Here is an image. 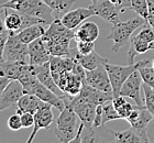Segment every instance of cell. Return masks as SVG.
<instances>
[{
    "instance_id": "6da1fadb",
    "label": "cell",
    "mask_w": 154,
    "mask_h": 143,
    "mask_svg": "<svg viewBox=\"0 0 154 143\" xmlns=\"http://www.w3.org/2000/svg\"><path fill=\"white\" fill-rule=\"evenodd\" d=\"M74 38L73 30L66 28L58 18H55L42 36L52 56H69L71 41Z\"/></svg>"
},
{
    "instance_id": "7a4b0ae2",
    "label": "cell",
    "mask_w": 154,
    "mask_h": 143,
    "mask_svg": "<svg viewBox=\"0 0 154 143\" xmlns=\"http://www.w3.org/2000/svg\"><path fill=\"white\" fill-rule=\"evenodd\" d=\"M1 7L38 18L45 23V26H50L55 19L54 11L42 0H10Z\"/></svg>"
},
{
    "instance_id": "3957f363",
    "label": "cell",
    "mask_w": 154,
    "mask_h": 143,
    "mask_svg": "<svg viewBox=\"0 0 154 143\" xmlns=\"http://www.w3.org/2000/svg\"><path fill=\"white\" fill-rule=\"evenodd\" d=\"M145 23H148L146 20H144L140 16L134 19H130L127 21H118L113 23L109 35L106 38L107 40L113 41V46L111 48V51L117 53L123 45H125L130 41L133 32L137 29L143 26Z\"/></svg>"
},
{
    "instance_id": "277c9868",
    "label": "cell",
    "mask_w": 154,
    "mask_h": 143,
    "mask_svg": "<svg viewBox=\"0 0 154 143\" xmlns=\"http://www.w3.org/2000/svg\"><path fill=\"white\" fill-rule=\"evenodd\" d=\"M79 124L76 112L69 105H65V109L61 111L60 117L56 120L55 135L62 143L72 142L78 132Z\"/></svg>"
},
{
    "instance_id": "5b68a950",
    "label": "cell",
    "mask_w": 154,
    "mask_h": 143,
    "mask_svg": "<svg viewBox=\"0 0 154 143\" xmlns=\"http://www.w3.org/2000/svg\"><path fill=\"white\" fill-rule=\"evenodd\" d=\"M64 101L65 105H69L73 108V110L76 112L79 121L88 130V133H95L93 123L95 116H96L97 106L91 104V102L84 101V100L78 98L77 96L69 97V96L66 95L64 97Z\"/></svg>"
},
{
    "instance_id": "8992f818",
    "label": "cell",
    "mask_w": 154,
    "mask_h": 143,
    "mask_svg": "<svg viewBox=\"0 0 154 143\" xmlns=\"http://www.w3.org/2000/svg\"><path fill=\"white\" fill-rule=\"evenodd\" d=\"M3 60L7 62L28 64L29 60V48L28 44L23 43L17 35V32L9 31L8 40L6 42L5 51H3Z\"/></svg>"
},
{
    "instance_id": "52a82bcc",
    "label": "cell",
    "mask_w": 154,
    "mask_h": 143,
    "mask_svg": "<svg viewBox=\"0 0 154 143\" xmlns=\"http://www.w3.org/2000/svg\"><path fill=\"white\" fill-rule=\"evenodd\" d=\"M140 62L134 64H129L127 66H121V65H115V64H105L108 75H109V79L112 87V94L113 97L120 96V90L121 87L123 86L125 82L128 79V77L131 75L135 70H138Z\"/></svg>"
},
{
    "instance_id": "ba28073f",
    "label": "cell",
    "mask_w": 154,
    "mask_h": 143,
    "mask_svg": "<svg viewBox=\"0 0 154 143\" xmlns=\"http://www.w3.org/2000/svg\"><path fill=\"white\" fill-rule=\"evenodd\" d=\"M125 120L128 121L130 126L134 129L139 133V135L145 141V143L150 142L148 134H146V129H148L149 123L153 120V116L148 109L145 108V106H137L132 110Z\"/></svg>"
},
{
    "instance_id": "9c48e42d",
    "label": "cell",
    "mask_w": 154,
    "mask_h": 143,
    "mask_svg": "<svg viewBox=\"0 0 154 143\" xmlns=\"http://www.w3.org/2000/svg\"><path fill=\"white\" fill-rule=\"evenodd\" d=\"M24 92L36 95L41 100H43L44 102H48V104L52 105L54 108L57 109L60 112L63 111V110L65 109L64 99L61 98L58 95H56L54 92H52L51 89H48L46 86L43 85L38 79H36Z\"/></svg>"
},
{
    "instance_id": "30bf717a",
    "label": "cell",
    "mask_w": 154,
    "mask_h": 143,
    "mask_svg": "<svg viewBox=\"0 0 154 143\" xmlns=\"http://www.w3.org/2000/svg\"><path fill=\"white\" fill-rule=\"evenodd\" d=\"M24 95V88L18 79H11L0 95V111L8 108H17L20 98Z\"/></svg>"
},
{
    "instance_id": "8fae6325",
    "label": "cell",
    "mask_w": 154,
    "mask_h": 143,
    "mask_svg": "<svg viewBox=\"0 0 154 143\" xmlns=\"http://www.w3.org/2000/svg\"><path fill=\"white\" fill-rule=\"evenodd\" d=\"M142 82L143 79L141 77V74L138 70H135L128 77V79L125 80L123 86L121 87L120 96L133 99V101L137 104V106H144V102L142 101L141 96H140Z\"/></svg>"
},
{
    "instance_id": "7c38bea8",
    "label": "cell",
    "mask_w": 154,
    "mask_h": 143,
    "mask_svg": "<svg viewBox=\"0 0 154 143\" xmlns=\"http://www.w3.org/2000/svg\"><path fill=\"white\" fill-rule=\"evenodd\" d=\"M89 8L94 12V16L99 17L111 24L120 21V18H119V14L121 13L120 9L110 0H98L97 2L93 3Z\"/></svg>"
},
{
    "instance_id": "4fadbf2b",
    "label": "cell",
    "mask_w": 154,
    "mask_h": 143,
    "mask_svg": "<svg viewBox=\"0 0 154 143\" xmlns=\"http://www.w3.org/2000/svg\"><path fill=\"white\" fill-rule=\"evenodd\" d=\"M86 83L96 89L106 92H112V87L109 79V75L105 65L97 67L95 70L86 72Z\"/></svg>"
},
{
    "instance_id": "5bb4252c",
    "label": "cell",
    "mask_w": 154,
    "mask_h": 143,
    "mask_svg": "<svg viewBox=\"0 0 154 143\" xmlns=\"http://www.w3.org/2000/svg\"><path fill=\"white\" fill-rule=\"evenodd\" d=\"M52 107L53 106L50 105V104H45L43 107H41L34 113V126H33V130L31 132V134H30L29 139L26 140V143L33 142L38 130H41V129H48V128L51 127V124L54 121V116H53V111H52Z\"/></svg>"
},
{
    "instance_id": "9a60e30c",
    "label": "cell",
    "mask_w": 154,
    "mask_h": 143,
    "mask_svg": "<svg viewBox=\"0 0 154 143\" xmlns=\"http://www.w3.org/2000/svg\"><path fill=\"white\" fill-rule=\"evenodd\" d=\"M29 48V64L31 65H42L48 63L51 60L52 55L48 52V48L43 41V39L38 38L28 44Z\"/></svg>"
},
{
    "instance_id": "2e32d148",
    "label": "cell",
    "mask_w": 154,
    "mask_h": 143,
    "mask_svg": "<svg viewBox=\"0 0 154 143\" xmlns=\"http://www.w3.org/2000/svg\"><path fill=\"white\" fill-rule=\"evenodd\" d=\"M77 97L84 101L91 102L94 105H103L108 101H111L113 99L112 92H106L99 89H96L85 83L80 89V92L77 95Z\"/></svg>"
},
{
    "instance_id": "e0dca14e",
    "label": "cell",
    "mask_w": 154,
    "mask_h": 143,
    "mask_svg": "<svg viewBox=\"0 0 154 143\" xmlns=\"http://www.w3.org/2000/svg\"><path fill=\"white\" fill-rule=\"evenodd\" d=\"M69 57H72L75 62L79 63L86 70H95V68L101 66V65H105V64L109 63L107 58L101 57L96 51L91 52V53H89V54H87V55H83L77 51L76 48L71 50Z\"/></svg>"
},
{
    "instance_id": "ac0fdd59",
    "label": "cell",
    "mask_w": 154,
    "mask_h": 143,
    "mask_svg": "<svg viewBox=\"0 0 154 143\" xmlns=\"http://www.w3.org/2000/svg\"><path fill=\"white\" fill-rule=\"evenodd\" d=\"M31 65V64H30ZM34 67V72H35V75L38 77V79L41 82L44 86H46L48 89H51L52 92H54L56 95H58L61 98L64 99L65 95L64 92H62L60 87L56 85L54 78H53V75H52L51 72V67H50V62L48 63H44L42 65H32Z\"/></svg>"
},
{
    "instance_id": "d6986e66",
    "label": "cell",
    "mask_w": 154,
    "mask_h": 143,
    "mask_svg": "<svg viewBox=\"0 0 154 143\" xmlns=\"http://www.w3.org/2000/svg\"><path fill=\"white\" fill-rule=\"evenodd\" d=\"M93 16L94 12L90 10V8H78L74 10H68L67 12H65L62 16L61 21L66 28L74 30L77 26H79V24L84 20Z\"/></svg>"
},
{
    "instance_id": "ffe728a7",
    "label": "cell",
    "mask_w": 154,
    "mask_h": 143,
    "mask_svg": "<svg viewBox=\"0 0 154 143\" xmlns=\"http://www.w3.org/2000/svg\"><path fill=\"white\" fill-rule=\"evenodd\" d=\"M45 104H48V102H44L43 100H41L36 95L24 92V95L20 98L19 102H18V106L16 108V113L20 114L22 112H30V113L34 114Z\"/></svg>"
},
{
    "instance_id": "44dd1931",
    "label": "cell",
    "mask_w": 154,
    "mask_h": 143,
    "mask_svg": "<svg viewBox=\"0 0 154 143\" xmlns=\"http://www.w3.org/2000/svg\"><path fill=\"white\" fill-rule=\"evenodd\" d=\"M99 36V26L95 22L88 21L79 26L75 33V40L77 41H88L95 42Z\"/></svg>"
},
{
    "instance_id": "7402d4cb",
    "label": "cell",
    "mask_w": 154,
    "mask_h": 143,
    "mask_svg": "<svg viewBox=\"0 0 154 143\" xmlns=\"http://www.w3.org/2000/svg\"><path fill=\"white\" fill-rule=\"evenodd\" d=\"M107 133H108V135L112 137V141H116V142H119V143H144L145 142L132 127L123 131L107 130Z\"/></svg>"
},
{
    "instance_id": "603a6c76",
    "label": "cell",
    "mask_w": 154,
    "mask_h": 143,
    "mask_svg": "<svg viewBox=\"0 0 154 143\" xmlns=\"http://www.w3.org/2000/svg\"><path fill=\"white\" fill-rule=\"evenodd\" d=\"M46 28L48 26L42 24V23H38V24H33V26H30L28 28H24L22 30L17 32V35L18 38L26 44H30L31 42H33L36 39L43 36V34L46 31Z\"/></svg>"
},
{
    "instance_id": "cb8c5ba5",
    "label": "cell",
    "mask_w": 154,
    "mask_h": 143,
    "mask_svg": "<svg viewBox=\"0 0 154 143\" xmlns=\"http://www.w3.org/2000/svg\"><path fill=\"white\" fill-rule=\"evenodd\" d=\"M150 50V43L142 40L138 34L130 39V46L128 51V63L134 64V57L139 54H144Z\"/></svg>"
},
{
    "instance_id": "d4e9b609",
    "label": "cell",
    "mask_w": 154,
    "mask_h": 143,
    "mask_svg": "<svg viewBox=\"0 0 154 143\" xmlns=\"http://www.w3.org/2000/svg\"><path fill=\"white\" fill-rule=\"evenodd\" d=\"M75 65V61L69 56H51L50 67L52 74L71 72Z\"/></svg>"
},
{
    "instance_id": "484cf974",
    "label": "cell",
    "mask_w": 154,
    "mask_h": 143,
    "mask_svg": "<svg viewBox=\"0 0 154 143\" xmlns=\"http://www.w3.org/2000/svg\"><path fill=\"white\" fill-rule=\"evenodd\" d=\"M24 65L26 64L7 62V61H3L2 63L0 64V66L2 68V75L8 77L9 79H18L24 68Z\"/></svg>"
},
{
    "instance_id": "4316f807",
    "label": "cell",
    "mask_w": 154,
    "mask_h": 143,
    "mask_svg": "<svg viewBox=\"0 0 154 143\" xmlns=\"http://www.w3.org/2000/svg\"><path fill=\"white\" fill-rule=\"evenodd\" d=\"M6 9H7V12H6L5 23H6L7 30L8 31H14V32L22 30V16H21V13L17 12L14 10L9 12V9L8 8H6Z\"/></svg>"
},
{
    "instance_id": "83f0119b",
    "label": "cell",
    "mask_w": 154,
    "mask_h": 143,
    "mask_svg": "<svg viewBox=\"0 0 154 143\" xmlns=\"http://www.w3.org/2000/svg\"><path fill=\"white\" fill-rule=\"evenodd\" d=\"M138 70L141 74L143 83L148 84L152 88H154V67L152 66V62L149 60L140 61Z\"/></svg>"
},
{
    "instance_id": "f1b7e54d",
    "label": "cell",
    "mask_w": 154,
    "mask_h": 143,
    "mask_svg": "<svg viewBox=\"0 0 154 143\" xmlns=\"http://www.w3.org/2000/svg\"><path fill=\"white\" fill-rule=\"evenodd\" d=\"M42 1L46 3L54 11L55 18H57L60 13H65L68 10H71L72 6L75 2V0H42Z\"/></svg>"
},
{
    "instance_id": "f546056e",
    "label": "cell",
    "mask_w": 154,
    "mask_h": 143,
    "mask_svg": "<svg viewBox=\"0 0 154 143\" xmlns=\"http://www.w3.org/2000/svg\"><path fill=\"white\" fill-rule=\"evenodd\" d=\"M103 126L109 121H113V120H119L121 119L120 114L118 113V111L115 109L112 105V101H108L106 104L103 105Z\"/></svg>"
},
{
    "instance_id": "4dcf8cb0",
    "label": "cell",
    "mask_w": 154,
    "mask_h": 143,
    "mask_svg": "<svg viewBox=\"0 0 154 143\" xmlns=\"http://www.w3.org/2000/svg\"><path fill=\"white\" fill-rule=\"evenodd\" d=\"M131 9L144 20L149 17L148 0H131Z\"/></svg>"
},
{
    "instance_id": "1f68e13d",
    "label": "cell",
    "mask_w": 154,
    "mask_h": 143,
    "mask_svg": "<svg viewBox=\"0 0 154 143\" xmlns=\"http://www.w3.org/2000/svg\"><path fill=\"white\" fill-rule=\"evenodd\" d=\"M142 88L144 92V106L152 113L154 121V88H152L151 86H149L145 83L142 85Z\"/></svg>"
},
{
    "instance_id": "d6a6232c",
    "label": "cell",
    "mask_w": 154,
    "mask_h": 143,
    "mask_svg": "<svg viewBox=\"0 0 154 143\" xmlns=\"http://www.w3.org/2000/svg\"><path fill=\"white\" fill-rule=\"evenodd\" d=\"M77 51L80 54L87 55L95 51V42H88V41H77L76 44Z\"/></svg>"
},
{
    "instance_id": "836d02e7",
    "label": "cell",
    "mask_w": 154,
    "mask_h": 143,
    "mask_svg": "<svg viewBox=\"0 0 154 143\" xmlns=\"http://www.w3.org/2000/svg\"><path fill=\"white\" fill-rule=\"evenodd\" d=\"M8 128L12 131H19L22 129V122H21V117L20 114L14 113L8 119Z\"/></svg>"
},
{
    "instance_id": "e575fe53",
    "label": "cell",
    "mask_w": 154,
    "mask_h": 143,
    "mask_svg": "<svg viewBox=\"0 0 154 143\" xmlns=\"http://www.w3.org/2000/svg\"><path fill=\"white\" fill-rule=\"evenodd\" d=\"M21 117V122H22L23 128H30L34 126V114L30 112H22L20 113Z\"/></svg>"
},
{
    "instance_id": "d590c367",
    "label": "cell",
    "mask_w": 154,
    "mask_h": 143,
    "mask_svg": "<svg viewBox=\"0 0 154 143\" xmlns=\"http://www.w3.org/2000/svg\"><path fill=\"white\" fill-rule=\"evenodd\" d=\"M134 107L135 106L131 105V104H129V102L127 101V102H125L120 108L117 109V111H118V113L120 114L121 119H127V118L130 116V113L132 112V110L134 109Z\"/></svg>"
},
{
    "instance_id": "8d00e7d4",
    "label": "cell",
    "mask_w": 154,
    "mask_h": 143,
    "mask_svg": "<svg viewBox=\"0 0 154 143\" xmlns=\"http://www.w3.org/2000/svg\"><path fill=\"white\" fill-rule=\"evenodd\" d=\"M103 105H98L96 109V116H95L94 123H93L94 129H95V128H99L103 126Z\"/></svg>"
},
{
    "instance_id": "74e56055",
    "label": "cell",
    "mask_w": 154,
    "mask_h": 143,
    "mask_svg": "<svg viewBox=\"0 0 154 143\" xmlns=\"http://www.w3.org/2000/svg\"><path fill=\"white\" fill-rule=\"evenodd\" d=\"M8 35H9V31L0 33V64L5 61L3 60V51H5V46H6V42L8 40Z\"/></svg>"
},
{
    "instance_id": "f35d334b",
    "label": "cell",
    "mask_w": 154,
    "mask_h": 143,
    "mask_svg": "<svg viewBox=\"0 0 154 143\" xmlns=\"http://www.w3.org/2000/svg\"><path fill=\"white\" fill-rule=\"evenodd\" d=\"M6 12L7 9L3 7L0 6V33L8 31L6 28V23H5V19H6Z\"/></svg>"
},
{
    "instance_id": "ab89813d",
    "label": "cell",
    "mask_w": 154,
    "mask_h": 143,
    "mask_svg": "<svg viewBox=\"0 0 154 143\" xmlns=\"http://www.w3.org/2000/svg\"><path fill=\"white\" fill-rule=\"evenodd\" d=\"M117 6L120 12L125 13L127 9H131V0H117Z\"/></svg>"
},
{
    "instance_id": "60d3db41",
    "label": "cell",
    "mask_w": 154,
    "mask_h": 143,
    "mask_svg": "<svg viewBox=\"0 0 154 143\" xmlns=\"http://www.w3.org/2000/svg\"><path fill=\"white\" fill-rule=\"evenodd\" d=\"M125 97H123V96H117V97H113V99L111 100V101H112V105H113V107H115L116 110L120 108L125 102H127V100H125Z\"/></svg>"
},
{
    "instance_id": "b9f144b4",
    "label": "cell",
    "mask_w": 154,
    "mask_h": 143,
    "mask_svg": "<svg viewBox=\"0 0 154 143\" xmlns=\"http://www.w3.org/2000/svg\"><path fill=\"white\" fill-rule=\"evenodd\" d=\"M10 80L11 79H9L8 77L1 76V75H0V95L2 94V92L5 90V88H6L7 86H8V84L10 83Z\"/></svg>"
},
{
    "instance_id": "7bdbcfd3",
    "label": "cell",
    "mask_w": 154,
    "mask_h": 143,
    "mask_svg": "<svg viewBox=\"0 0 154 143\" xmlns=\"http://www.w3.org/2000/svg\"><path fill=\"white\" fill-rule=\"evenodd\" d=\"M146 22H148V24L153 29V31H154V13L153 12H149V17H148V19H146Z\"/></svg>"
},
{
    "instance_id": "ee69618b",
    "label": "cell",
    "mask_w": 154,
    "mask_h": 143,
    "mask_svg": "<svg viewBox=\"0 0 154 143\" xmlns=\"http://www.w3.org/2000/svg\"><path fill=\"white\" fill-rule=\"evenodd\" d=\"M149 5V12L154 13V0H148Z\"/></svg>"
},
{
    "instance_id": "f6af8a7d",
    "label": "cell",
    "mask_w": 154,
    "mask_h": 143,
    "mask_svg": "<svg viewBox=\"0 0 154 143\" xmlns=\"http://www.w3.org/2000/svg\"><path fill=\"white\" fill-rule=\"evenodd\" d=\"M8 1H10V0H0V6H3V5L7 3Z\"/></svg>"
},
{
    "instance_id": "bcb514c9",
    "label": "cell",
    "mask_w": 154,
    "mask_h": 143,
    "mask_svg": "<svg viewBox=\"0 0 154 143\" xmlns=\"http://www.w3.org/2000/svg\"><path fill=\"white\" fill-rule=\"evenodd\" d=\"M150 50H154V40L150 43Z\"/></svg>"
},
{
    "instance_id": "7dc6e473",
    "label": "cell",
    "mask_w": 154,
    "mask_h": 143,
    "mask_svg": "<svg viewBox=\"0 0 154 143\" xmlns=\"http://www.w3.org/2000/svg\"><path fill=\"white\" fill-rule=\"evenodd\" d=\"M0 75H1V76H3V75H2V68H1V66H0Z\"/></svg>"
},
{
    "instance_id": "c3c4849f",
    "label": "cell",
    "mask_w": 154,
    "mask_h": 143,
    "mask_svg": "<svg viewBox=\"0 0 154 143\" xmlns=\"http://www.w3.org/2000/svg\"><path fill=\"white\" fill-rule=\"evenodd\" d=\"M90 1H91V2H93V3H95V2H97L98 0H90Z\"/></svg>"
},
{
    "instance_id": "681fc988",
    "label": "cell",
    "mask_w": 154,
    "mask_h": 143,
    "mask_svg": "<svg viewBox=\"0 0 154 143\" xmlns=\"http://www.w3.org/2000/svg\"><path fill=\"white\" fill-rule=\"evenodd\" d=\"M152 66L154 67V58H153V61H152Z\"/></svg>"
}]
</instances>
